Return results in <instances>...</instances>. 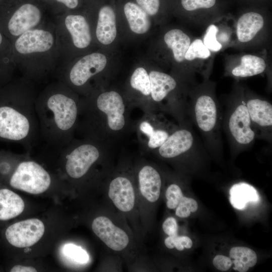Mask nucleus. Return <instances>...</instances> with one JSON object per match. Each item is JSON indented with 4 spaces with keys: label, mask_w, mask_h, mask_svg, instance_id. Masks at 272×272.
<instances>
[{
    "label": "nucleus",
    "mask_w": 272,
    "mask_h": 272,
    "mask_svg": "<svg viewBox=\"0 0 272 272\" xmlns=\"http://www.w3.org/2000/svg\"><path fill=\"white\" fill-rule=\"evenodd\" d=\"M115 90L93 89L80 99V113L76 133L116 146L134 132L131 118L132 107Z\"/></svg>",
    "instance_id": "nucleus-1"
},
{
    "label": "nucleus",
    "mask_w": 272,
    "mask_h": 272,
    "mask_svg": "<svg viewBox=\"0 0 272 272\" xmlns=\"http://www.w3.org/2000/svg\"><path fill=\"white\" fill-rule=\"evenodd\" d=\"M35 82L24 77L0 87V140L32 149L39 133Z\"/></svg>",
    "instance_id": "nucleus-2"
},
{
    "label": "nucleus",
    "mask_w": 272,
    "mask_h": 272,
    "mask_svg": "<svg viewBox=\"0 0 272 272\" xmlns=\"http://www.w3.org/2000/svg\"><path fill=\"white\" fill-rule=\"evenodd\" d=\"M79 96L59 81L48 84L37 95L35 109L39 133L49 145L62 149L75 138Z\"/></svg>",
    "instance_id": "nucleus-3"
},
{
    "label": "nucleus",
    "mask_w": 272,
    "mask_h": 272,
    "mask_svg": "<svg viewBox=\"0 0 272 272\" xmlns=\"http://www.w3.org/2000/svg\"><path fill=\"white\" fill-rule=\"evenodd\" d=\"M14 58L23 77L41 82L55 74L61 62L53 22H45L12 42Z\"/></svg>",
    "instance_id": "nucleus-4"
},
{
    "label": "nucleus",
    "mask_w": 272,
    "mask_h": 272,
    "mask_svg": "<svg viewBox=\"0 0 272 272\" xmlns=\"http://www.w3.org/2000/svg\"><path fill=\"white\" fill-rule=\"evenodd\" d=\"M115 146L96 140L74 138L61 150V158L66 175L79 181L88 177L98 166L113 167Z\"/></svg>",
    "instance_id": "nucleus-5"
},
{
    "label": "nucleus",
    "mask_w": 272,
    "mask_h": 272,
    "mask_svg": "<svg viewBox=\"0 0 272 272\" xmlns=\"http://www.w3.org/2000/svg\"><path fill=\"white\" fill-rule=\"evenodd\" d=\"M47 9L40 0H3L0 2V31L12 42L44 24Z\"/></svg>",
    "instance_id": "nucleus-6"
},
{
    "label": "nucleus",
    "mask_w": 272,
    "mask_h": 272,
    "mask_svg": "<svg viewBox=\"0 0 272 272\" xmlns=\"http://www.w3.org/2000/svg\"><path fill=\"white\" fill-rule=\"evenodd\" d=\"M76 10L55 16L54 25L56 40L60 54V63L72 59L78 52L88 48L92 41L88 19Z\"/></svg>",
    "instance_id": "nucleus-7"
},
{
    "label": "nucleus",
    "mask_w": 272,
    "mask_h": 272,
    "mask_svg": "<svg viewBox=\"0 0 272 272\" xmlns=\"http://www.w3.org/2000/svg\"><path fill=\"white\" fill-rule=\"evenodd\" d=\"M105 182L108 198L120 214L128 216L137 211L139 201L133 163L127 156L119 161Z\"/></svg>",
    "instance_id": "nucleus-8"
},
{
    "label": "nucleus",
    "mask_w": 272,
    "mask_h": 272,
    "mask_svg": "<svg viewBox=\"0 0 272 272\" xmlns=\"http://www.w3.org/2000/svg\"><path fill=\"white\" fill-rule=\"evenodd\" d=\"M106 64L107 58L104 54L92 52L74 61L60 63L55 74L57 81L84 97L91 91V80L104 70Z\"/></svg>",
    "instance_id": "nucleus-9"
},
{
    "label": "nucleus",
    "mask_w": 272,
    "mask_h": 272,
    "mask_svg": "<svg viewBox=\"0 0 272 272\" xmlns=\"http://www.w3.org/2000/svg\"><path fill=\"white\" fill-rule=\"evenodd\" d=\"M178 126L168 120L164 113H144L135 121L134 128L143 154H150L158 149Z\"/></svg>",
    "instance_id": "nucleus-10"
},
{
    "label": "nucleus",
    "mask_w": 272,
    "mask_h": 272,
    "mask_svg": "<svg viewBox=\"0 0 272 272\" xmlns=\"http://www.w3.org/2000/svg\"><path fill=\"white\" fill-rule=\"evenodd\" d=\"M193 122L212 149L220 145L222 115L220 107L210 95L198 97L191 107H187Z\"/></svg>",
    "instance_id": "nucleus-11"
},
{
    "label": "nucleus",
    "mask_w": 272,
    "mask_h": 272,
    "mask_svg": "<svg viewBox=\"0 0 272 272\" xmlns=\"http://www.w3.org/2000/svg\"><path fill=\"white\" fill-rule=\"evenodd\" d=\"M136 188L140 206L145 210L156 202L160 196L162 186L161 174L158 168L143 156L133 163Z\"/></svg>",
    "instance_id": "nucleus-12"
},
{
    "label": "nucleus",
    "mask_w": 272,
    "mask_h": 272,
    "mask_svg": "<svg viewBox=\"0 0 272 272\" xmlns=\"http://www.w3.org/2000/svg\"><path fill=\"white\" fill-rule=\"evenodd\" d=\"M51 182L50 174L32 160L19 162L10 178V184L12 187L35 194L45 192Z\"/></svg>",
    "instance_id": "nucleus-13"
},
{
    "label": "nucleus",
    "mask_w": 272,
    "mask_h": 272,
    "mask_svg": "<svg viewBox=\"0 0 272 272\" xmlns=\"http://www.w3.org/2000/svg\"><path fill=\"white\" fill-rule=\"evenodd\" d=\"M91 228L107 247L116 253H124L132 246L131 234L108 214L95 217Z\"/></svg>",
    "instance_id": "nucleus-14"
},
{
    "label": "nucleus",
    "mask_w": 272,
    "mask_h": 272,
    "mask_svg": "<svg viewBox=\"0 0 272 272\" xmlns=\"http://www.w3.org/2000/svg\"><path fill=\"white\" fill-rule=\"evenodd\" d=\"M226 128L236 149H243L254 141L256 135L251 124L245 101L230 107L226 118Z\"/></svg>",
    "instance_id": "nucleus-15"
},
{
    "label": "nucleus",
    "mask_w": 272,
    "mask_h": 272,
    "mask_svg": "<svg viewBox=\"0 0 272 272\" xmlns=\"http://www.w3.org/2000/svg\"><path fill=\"white\" fill-rule=\"evenodd\" d=\"M195 148L193 134L185 124L179 125L166 141L150 154L164 160H173L188 154Z\"/></svg>",
    "instance_id": "nucleus-16"
},
{
    "label": "nucleus",
    "mask_w": 272,
    "mask_h": 272,
    "mask_svg": "<svg viewBox=\"0 0 272 272\" xmlns=\"http://www.w3.org/2000/svg\"><path fill=\"white\" fill-rule=\"evenodd\" d=\"M45 231L43 223L36 218L20 221L6 229L7 240L12 245L18 248L31 246L42 237Z\"/></svg>",
    "instance_id": "nucleus-17"
},
{
    "label": "nucleus",
    "mask_w": 272,
    "mask_h": 272,
    "mask_svg": "<svg viewBox=\"0 0 272 272\" xmlns=\"http://www.w3.org/2000/svg\"><path fill=\"white\" fill-rule=\"evenodd\" d=\"M150 81V95L146 110L144 113H165L164 101L177 87L175 80L171 76L159 71L149 73Z\"/></svg>",
    "instance_id": "nucleus-18"
},
{
    "label": "nucleus",
    "mask_w": 272,
    "mask_h": 272,
    "mask_svg": "<svg viewBox=\"0 0 272 272\" xmlns=\"http://www.w3.org/2000/svg\"><path fill=\"white\" fill-rule=\"evenodd\" d=\"M245 102L256 137H269L272 129L271 104L259 98L249 99Z\"/></svg>",
    "instance_id": "nucleus-19"
},
{
    "label": "nucleus",
    "mask_w": 272,
    "mask_h": 272,
    "mask_svg": "<svg viewBox=\"0 0 272 272\" xmlns=\"http://www.w3.org/2000/svg\"><path fill=\"white\" fill-rule=\"evenodd\" d=\"M117 34L116 16L112 7L103 5L98 10L95 35L99 42L108 45L115 39Z\"/></svg>",
    "instance_id": "nucleus-20"
},
{
    "label": "nucleus",
    "mask_w": 272,
    "mask_h": 272,
    "mask_svg": "<svg viewBox=\"0 0 272 272\" xmlns=\"http://www.w3.org/2000/svg\"><path fill=\"white\" fill-rule=\"evenodd\" d=\"M263 18L259 13L249 12L243 14L237 21L238 39L241 42L250 41L263 27Z\"/></svg>",
    "instance_id": "nucleus-21"
},
{
    "label": "nucleus",
    "mask_w": 272,
    "mask_h": 272,
    "mask_svg": "<svg viewBox=\"0 0 272 272\" xmlns=\"http://www.w3.org/2000/svg\"><path fill=\"white\" fill-rule=\"evenodd\" d=\"M16 68L12 43L0 31V87L13 80Z\"/></svg>",
    "instance_id": "nucleus-22"
},
{
    "label": "nucleus",
    "mask_w": 272,
    "mask_h": 272,
    "mask_svg": "<svg viewBox=\"0 0 272 272\" xmlns=\"http://www.w3.org/2000/svg\"><path fill=\"white\" fill-rule=\"evenodd\" d=\"M229 194L231 205L239 210L245 209L248 203H256L260 199L256 189L245 182L234 184L230 189Z\"/></svg>",
    "instance_id": "nucleus-23"
},
{
    "label": "nucleus",
    "mask_w": 272,
    "mask_h": 272,
    "mask_svg": "<svg viewBox=\"0 0 272 272\" xmlns=\"http://www.w3.org/2000/svg\"><path fill=\"white\" fill-rule=\"evenodd\" d=\"M25 203L17 193L7 189H0V220L16 217L24 211Z\"/></svg>",
    "instance_id": "nucleus-24"
},
{
    "label": "nucleus",
    "mask_w": 272,
    "mask_h": 272,
    "mask_svg": "<svg viewBox=\"0 0 272 272\" xmlns=\"http://www.w3.org/2000/svg\"><path fill=\"white\" fill-rule=\"evenodd\" d=\"M123 11L133 32L142 34L148 31L151 26L149 15L137 3L126 2L124 5Z\"/></svg>",
    "instance_id": "nucleus-25"
},
{
    "label": "nucleus",
    "mask_w": 272,
    "mask_h": 272,
    "mask_svg": "<svg viewBox=\"0 0 272 272\" xmlns=\"http://www.w3.org/2000/svg\"><path fill=\"white\" fill-rule=\"evenodd\" d=\"M129 84L131 88L142 97L135 107L145 112L150 95V81L146 70L143 67L136 69L130 76Z\"/></svg>",
    "instance_id": "nucleus-26"
},
{
    "label": "nucleus",
    "mask_w": 272,
    "mask_h": 272,
    "mask_svg": "<svg viewBox=\"0 0 272 272\" xmlns=\"http://www.w3.org/2000/svg\"><path fill=\"white\" fill-rule=\"evenodd\" d=\"M164 39L172 50L175 60L179 62L184 61L185 53L190 44L189 37L181 30L175 29L167 32Z\"/></svg>",
    "instance_id": "nucleus-27"
},
{
    "label": "nucleus",
    "mask_w": 272,
    "mask_h": 272,
    "mask_svg": "<svg viewBox=\"0 0 272 272\" xmlns=\"http://www.w3.org/2000/svg\"><path fill=\"white\" fill-rule=\"evenodd\" d=\"M265 68V61L262 58L246 54L241 57V63L233 69L232 74L235 77L245 78L261 74Z\"/></svg>",
    "instance_id": "nucleus-28"
},
{
    "label": "nucleus",
    "mask_w": 272,
    "mask_h": 272,
    "mask_svg": "<svg viewBox=\"0 0 272 272\" xmlns=\"http://www.w3.org/2000/svg\"><path fill=\"white\" fill-rule=\"evenodd\" d=\"M230 258L233 259L234 269L239 272H246L257 262V257L251 249L243 246L232 248L229 252Z\"/></svg>",
    "instance_id": "nucleus-29"
},
{
    "label": "nucleus",
    "mask_w": 272,
    "mask_h": 272,
    "mask_svg": "<svg viewBox=\"0 0 272 272\" xmlns=\"http://www.w3.org/2000/svg\"><path fill=\"white\" fill-rule=\"evenodd\" d=\"M62 253L65 257L78 263H86L89 260V256L87 251L81 247L73 243L64 245Z\"/></svg>",
    "instance_id": "nucleus-30"
},
{
    "label": "nucleus",
    "mask_w": 272,
    "mask_h": 272,
    "mask_svg": "<svg viewBox=\"0 0 272 272\" xmlns=\"http://www.w3.org/2000/svg\"><path fill=\"white\" fill-rule=\"evenodd\" d=\"M82 0H47L48 9L55 15L66 11L77 10Z\"/></svg>",
    "instance_id": "nucleus-31"
},
{
    "label": "nucleus",
    "mask_w": 272,
    "mask_h": 272,
    "mask_svg": "<svg viewBox=\"0 0 272 272\" xmlns=\"http://www.w3.org/2000/svg\"><path fill=\"white\" fill-rule=\"evenodd\" d=\"M211 55L210 50L205 46L201 40L195 39L190 44L184 58L187 60H192L196 58H207Z\"/></svg>",
    "instance_id": "nucleus-32"
},
{
    "label": "nucleus",
    "mask_w": 272,
    "mask_h": 272,
    "mask_svg": "<svg viewBox=\"0 0 272 272\" xmlns=\"http://www.w3.org/2000/svg\"><path fill=\"white\" fill-rule=\"evenodd\" d=\"M183 196L182 190L178 184L171 183L169 185L165 192L167 208L170 210L175 209Z\"/></svg>",
    "instance_id": "nucleus-33"
},
{
    "label": "nucleus",
    "mask_w": 272,
    "mask_h": 272,
    "mask_svg": "<svg viewBox=\"0 0 272 272\" xmlns=\"http://www.w3.org/2000/svg\"><path fill=\"white\" fill-rule=\"evenodd\" d=\"M164 244L168 249L175 248L179 251L184 250V248H190L192 246L191 239L186 236H179L178 234L168 236L164 240Z\"/></svg>",
    "instance_id": "nucleus-34"
},
{
    "label": "nucleus",
    "mask_w": 272,
    "mask_h": 272,
    "mask_svg": "<svg viewBox=\"0 0 272 272\" xmlns=\"http://www.w3.org/2000/svg\"><path fill=\"white\" fill-rule=\"evenodd\" d=\"M197 209L198 205L195 200L183 196L175 209V215L179 218H187L191 213L196 212Z\"/></svg>",
    "instance_id": "nucleus-35"
},
{
    "label": "nucleus",
    "mask_w": 272,
    "mask_h": 272,
    "mask_svg": "<svg viewBox=\"0 0 272 272\" xmlns=\"http://www.w3.org/2000/svg\"><path fill=\"white\" fill-rule=\"evenodd\" d=\"M217 2V0H180L182 8L188 12L211 9L215 7Z\"/></svg>",
    "instance_id": "nucleus-36"
},
{
    "label": "nucleus",
    "mask_w": 272,
    "mask_h": 272,
    "mask_svg": "<svg viewBox=\"0 0 272 272\" xmlns=\"http://www.w3.org/2000/svg\"><path fill=\"white\" fill-rule=\"evenodd\" d=\"M218 29L215 25H211L207 28L203 38V44L210 50L218 51L222 45L217 40L216 34Z\"/></svg>",
    "instance_id": "nucleus-37"
},
{
    "label": "nucleus",
    "mask_w": 272,
    "mask_h": 272,
    "mask_svg": "<svg viewBox=\"0 0 272 272\" xmlns=\"http://www.w3.org/2000/svg\"><path fill=\"white\" fill-rule=\"evenodd\" d=\"M140 6L149 16L158 14L161 7V0H135Z\"/></svg>",
    "instance_id": "nucleus-38"
},
{
    "label": "nucleus",
    "mask_w": 272,
    "mask_h": 272,
    "mask_svg": "<svg viewBox=\"0 0 272 272\" xmlns=\"http://www.w3.org/2000/svg\"><path fill=\"white\" fill-rule=\"evenodd\" d=\"M213 263L218 270L226 271L231 267L233 261L229 257L223 255H217L214 258Z\"/></svg>",
    "instance_id": "nucleus-39"
},
{
    "label": "nucleus",
    "mask_w": 272,
    "mask_h": 272,
    "mask_svg": "<svg viewBox=\"0 0 272 272\" xmlns=\"http://www.w3.org/2000/svg\"><path fill=\"white\" fill-rule=\"evenodd\" d=\"M162 229L168 236L178 234V225L176 219L172 217L167 218L162 224Z\"/></svg>",
    "instance_id": "nucleus-40"
},
{
    "label": "nucleus",
    "mask_w": 272,
    "mask_h": 272,
    "mask_svg": "<svg viewBox=\"0 0 272 272\" xmlns=\"http://www.w3.org/2000/svg\"><path fill=\"white\" fill-rule=\"evenodd\" d=\"M11 272H36V268L31 266H24L17 265L13 266L10 270Z\"/></svg>",
    "instance_id": "nucleus-41"
},
{
    "label": "nucleus",
    "mask_w": 272,
    "mask_h": 272,
    "mask_svg": "<svg viewBox=\"0 0 272 272\" xmlns=\"http://www.w3.org/2000/svg\"><path fill=\"white\" fill-rule=\"evenodd\" d=\"M40 1H41L43 3H45L46 4L47 1V0H40Z\"/></svg>",
    "instance_id": "nucleus-42"
},
{
    "label": "nucleus",
    "mask_w": 272,
    "mask_h": 272,
    "mask_svg": "<svg viewBox=\"0 0 272 272\" xmlns=\"http://www.w3.org/2000/svg\"><path fill=\"white\" fill-rule=\"evenodd\" d=\"M3 1V0H0V2H1V1Z\"/></svg>",
    "instance_id": "nucleus-43"
}]
</instances>
